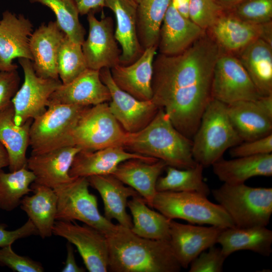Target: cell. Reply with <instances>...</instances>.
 Instances as JSON below:
<instances>
[{
	"mask_svg": "<svg viewBox=\"0 0 272 272\" xmlns=\"http://www.w3.org/2000/svg\"><path fill=\"white\" fill-rule=\"evenodd\" d=\"M85 269L78 266L74 255V248L72 244L67 242L66 244V257L64 265L62 269V272H84Z\"/></svg>",
	"mask_w": 272,
	"mask_h": 272,
	"instance_id": "47",
	"label": "cell"
},
{
	"mask_svg": "<svg viewBox=\"0 0 272 272\" xmlns=\"http://www.w3.org/2000/svg\"><path fill=\"white\" fill-rule=\"evenodd\" d=\"M224 12L216 0H189V19L204 30L211 28Z\"/></svg>",
	"mask_w": 272,
	"mask_h": 272,
	"instance_id": "40",
	"label": "cell"
},
{
	"mask_svg": "<svg viewBox=\"0 0 272 272\" xmlns=\"http://www.w3.org/2000/svg\"><path fill=\"white\" fill-rule=\"evenodd\" d=\"M211 193L225 210L235 227H266L272 214V188L254 187L245 183H224Z\"/></svg>",
	"mask_w": 272,
	"mask_h": 272,
	"instance_id": "5",
	"label": "cell"
},
{
	"mask_svg": "<svg viewBox=\"0 0 272 272\" xmlns=\"http://www.w3.org/2000/svg\"><path fill=\"white\" fill-rule=\"evenodd\" d=\"M261 96L272 95V45L258 39L235 55Z\"/></svg>",
	"mask_w": 272,
	"mask_h": 272,
	"instance_id": "28",
	"label": "cell"
},
{
	"mask_svg": "<svg viewBox=\"0 0 272 272\" xmlns=\"http://www.w3.org/2000/svg\"><path fill=\"white\" fill-rule=\"evenodd\" d=\"M132 159L153 163L158 160L128 151L123 146L108 147L96 151L81 150L74 158L69 174L72 177L112 174L122 162Z\"/></svg>",
	"mask_w": 272,
	"mask_h": 272,
	"instance_id": "20",
	"label": "cell"
},
{
	"mask_svg": "<svg viewBox=\"0 0 272 272\" xmlns=\"http://www.w3.org/2000/svg\"><path fill=\"white\" fill-rule=\"evenodd\" d=\"M127 207L132 217V232L147 239L169 240L171 220L151 209L141 195L128 200Z\"/></svg>",
	"mask_w": 272,
	"mask_h": 272,
	"instance_id": "33",
	"label": "cell"
},
{
	"mask_svg": "<svg viewBox=\"0 0 272 272\" xmlns=\"http://www.w3.org/2000/svg\"><path fill=\"white\" fill-rule=\"evenodd\" d=\"M222 51L206 30L189 47L175 55L155 57L152 101L174 127L192 139L212 99L215 63Z\"/></svg>",
	"mask_w": 272,
	"mask_h": 272,
	"instance_id": "1",
	"label": "cell"
},
{
	"mask_svg": "<svg viewBox=\"0 0 272 272\" xmlns=\"http://www.w3.org/2000/svg\"><path fill=\"white\" fill-rule=\"evenodd\" d=\"M7 227L5 224H0V248L12 245L18 239L38 235L36 227L29 219L24 225L16 230L9 231L6 229Z\"/></svg>",
	"mask_w": 272,
	"mask_h": 272,
	"instance_id": "45",
	"label": "cell"
},
{
	"mask_svg": "<svg viewBox=\"0 0 272 272\" xmlns=\"http://www.w3.org/2000/svg\"><path fill=\"white\" fill-rule=\"evenodd\" d=\"M12 102L0 111V142L6 149L10 159V171L27 168V150L29 146V130L33 119L22 125L14 121Z\"/></svg>",
	"mask_w": 272,
	"mask_h": 272,
	"instance_id": "27",
	"label": "cell"
},
{
	"mask_svg": "<svg viewBox=\"0 0 272 272\" xmlns=\"http://www.w3.org/2000/svg\"><path fill=\"white\" fill-rule=\"evenodd\" d=\"M35 177L27 168L5 172L0 170V209L10 212L21 204V200L32 192Z\"/></svg>",
	"mask_w": 272,
	"mask_h": 272,
	"instance_id": "36",
	"label": "cell"
},
{
	"mask_svg": "<svg viewBox=\"0 0 272 272\" xmlns=\"http://www.w3.org/2000/svg\"><path fill=\"white\" fill-rule=\"evenodd\" d=\"M217 243L227 257L239 250L252 251L269 256L272 252V231L265 226L225 228L220 234Z\"/></svg>",
	"mask_w": 272,
	"mask_h": 272,
	"instance_id": "32",
	"label": "cell"
},
{
	"mask_svg": "<svg viewBox=\"0 0 272 272\" xmlns=\"http://www.w3.org/2000/svg\"><path fill=\"white\" fill-rule=\"evenodd\" d=\"M182 16L171 3L162 22L157 48L166 55L180 54L189 47L206 31Z\"/></svg>",
	"mask_w": 272,
	"mask_h": 272,
	"instance_id": "23",
	"label": "cell"
},
{
	"mask_svg": "<svg viewBox=\"0 0 272 272\" xmlns=\"http://www.w3.org/2000/svg\"><path fill=\"white\" fill-rule=\"evenodd\" d=\"M75 3L80 15H87L105 7L106 0H73Z\"/></svg>",
	"mask_w": 272,
	"mask_h": 272,
	"instance_id": "46",
	"label": "cell"
},
{
	"mask_svg": "<svg viewBox=\"0 0 272 272\" xmlns=\"http://www.w3.org/2000/svg\"><path fill=\"white\" fill-rule=\"evenodd\" d=\"M126 135L105 102L84 110L72 130L71 140L72 146L93 151L111 146L123 147Z\"/></svg>",
	"mask_w": 272,
	"mask_h": 272,
	"instance_id": "8",
	"label": "cell"
},
{
	"mask_svg": "<svg viewBox=\"0 0 272 272\" xmlns=\"http://www.w3.org/2000/svg\"><path fill=\"white\" fill-rule=\"evenodd\" d=\"M152 208L170 220L179 219L192 224L224 228L235 227L221 206L195 192H157Z\"/></svg>",
	"mask_w": 272,
	"mask_h": 272,
	"instance_id": "6",
	"label": "cell"
},
{
	"mask_svg": "<svg viewBox=\"0 0 272 272\" xmlns=\"http://www.w3.org/2000/svg\"><path fill=\"white\" fill-rule=\"evenodd\" d=\"M255 102L265 114L272 118V95L261 96L256 100Z\"/></svg>",
	"mask_w": 272,
	"mask_h": 272,
	"instance_id": "48",
	"label": "cell"
},
{
	"mask_svg": "<svg viewBox=\"0 0 272 272\" xmlns=\"http://www.w3.org/2000/svg\"><path fill=\"white\" fill-rule=\"evenodd\" d=\"M139 42L144 50L158 45L161 26L171 0H133Z\"/></svg>",
	"mask_w": 272,
	"mask_h": 272,
	"instance_id": "34",
	"label": "cell"
},
{
	"mask_svg": "<svg viewBox=\"0 0 272 272\" xmlns=\"http://www.w3.org/2000/svg\"><path fill=\"white\" fill-rule=\"evenodd\" d=\"M18 61L24 72V80L12 102L15 123L20 126L46 110L50 96L62 83L59 79L38 77L33 69L32 61L29 59L20 58Z\"/></svg>",
	"mask_w": 272,
	"mask_h": 272,
	"instance_id": "11",
	"label": "cell"
},
{
	"mask_svg": "<svg viewBox=\"0 0 272 272\" xmlns=\"http://www.w3.org/2000/svg\"><path fill=\"white\" fill-rule=\"evenodd\" d=\"M34 194L25 195L21 200V209L27 215L43 239L52 235L57 212V198L52 188L33 182Z\"/></svg>",
	"mask_w": 272,
	"mask_h": 272,
	"instance_id": "29",
	"label": "cell"
},
{
	"mask_svg": "<svg viewBox=\"0 0 272 272\" xmlns=\"http://www.w3.org/2000/svg\"><path fill=\"white\" fill-rule=\"evenodd\" d=\"M203 168L199 163L188 169L167 166L166 175L157 180V192H195L208 196L211 192L203 180Z\"/></svg>",
	"mask_w": 272,
	"mask_h": 272,
	"instance_id": "35",
	"label": "cell"
},
{
	"mask_svg": "<svg viewBox=\"0 0 272 272\" xmlns=\"http://www.w3.org/2000/svg\"><path fill=\"white\" fill-rule=\"evenodd\" d=\"M30 20L23 14L6 10L0 21V71L17 70L13 63L15 58H25L31 61L29 48L30 37L33 32Z\"/></svg>",
	"mask_w": 272,
	"mask_h": 272,
	"instance_id": "17",
	"label": "cell"
},
{
	"mask_svg": "<svg viewBox=\"0 0 272 272\" xmlns=\"http://www.w3.org/2000/svg\"><path fill=\"white\" fill-rule=\"evenodd\" d=\"M105 7L114 13L116 19L114 36L121 47L120 64L134 62L144 51L138 39L137 14L133 0H106Z\"/></svg>",
	"mask_w": 272,
	"mask_h": 272,
	"instance_id": "24",
	"label": "cell"
},
{
	"mask_svg": "<svg viewBox=\"0 0 272 272\" xmlns=\"http://www.w3.org/2000/svg\"><path fill=\"white\" fill-rule=\"evenodd\" d=\"M52 234L62 237L77 248L90 272L108 271V249L105 235L86 224L55 221Z\"/></svg>",
	"mask_w": 272,
	"mask_h": 272,
	"instance_id": "12",
	"label": "cell"
},
{
	"mask_svg": "<svg viewBox=\"0 0 272 272\" xmlns=\"http://www.w3.org/2000/svg\"><path fill=\"white\" fill-rule=\"evenodd\" d=\"M87 21L89 34L82 48L88 68L99 71L120 64L121 50L114 36L112 19L103 16L99 20L91 12L87 14Z\"/></svg>",
	"mask_w": 272,
	"mask_h": 272,
	"instance_id": "15",
	"label": "cell"
},
{
	"mask_svg": "<svg viewBox=\"0 0 272 272\" xmlns=\"http://www.w3.org/2000/svg\"><path fill=\"white\" fill-rule=\"evenodd\" d=\"M203 251L190 263L189 272H222L227 256L215 245Z\"/></svg>",
	"mask_w": 272,
	"mask_h": 272,
	"instance_id": "41",
	"label": "cell"
},
{
	"mask_svg": "<svg viewBox=\"0 0 272 272\" xmlns=\"http://www.w3.org/2000/svg\"><path fill=\"white\" fill-rule=\"evenodd\" d=\"M10 164V159L8 153L4 146L0 142V170L2 168L9 166Z\"/></svg>",
	"mask_w": 272,
	"mask_h": 272,
	"instance_id": "50",
	"label": "cell"
},
{
	"mask_svg": "<svg viewBox=\"0 0 272 272\" xmlns=\"http://www.w3.org/2000/svg\"><path fill=\"white\" fill-rule=\"evenodd\" d=\"M192 140L173 125L162 108L144 128L127 132L123 147L128 151L164 161L179 169L194 167L197 163L192 154Z\"/></svg>",
	"mask_w": 272,
	"mask_h": 272,
	"instance_id": "3",
	"label": "cell"
},
{
	"mask_svg": "<svg viewBox=\"0 0 272 272\" xmlns=\"http://www.w3.org/2000/svg\"><path fill=\"white\" fill-rule=\"evenodd\" d=\"M0 265L17 272H42L44 270L38 261L15 252L11 245L0 248Z\"/></svg>",
	"mask_w": 272,
	"mask_h": 272,
	"instance_id": "42",
	"label": "cell"
},
{
	"mask_svg": "<svg viewBox=\"0 0 272 272\" xmlns=\"http://www.w3.org/2000/svg\"><path fill=\"white\" fill-rule=\"evenodd\" d=\"M157 49V46L147 48L134 62L126 65L119 64L110 69L116 85L139 100H152L153 61Z\"/></svg>",
	"mask_w": 272,
	"mask_h": 272,
	"instance_id": "22",
	"label": "cell"
},
{
	"mask_svg": "<svg viewBox=\"0 0 272 272\" xmlns=\"http://www.w3.org/2000/svg\"><path fill=\"white\" fill-rule=\"evenodd\" d=\"M87 179L90 186L97 190L101 195L104 204V217L110 221L115 219L119 225L131 229L132 218L126 212L127 199L140 194L112 174L93 175Z\"/></svg>",
	"mask_w": 272,
	"mask_h": 272,
	"instance_id": "25",
	"label": "cell"
},
{
	"mask_svg": "<svg viewBox=\"0 0 272 272\" xmlns=\"http://www.w3.org/2000/svg\"><path fill=\"white\" fill-rule=\"evenodd\" d=\"M207 31L222 52L234 55L259 38L272 45V21L261 24H252L225 10Z\"/></svg>",
	"mask_w": 272,
	"mask_h": 272,
	"instance_id": "14",
	"label": "cell"
},
{
	"mask_svg": "<svg viewBox=\"0 0 272 272\" xmlns=\"http://www.w3.org/2000/svg\"><path fill=\"white\" fill-rule=\"evenodd\" d=\"M99 74L110 94L109 110L123 129L133 133L148 125L159 109L152 100H140L122 90L113 81L108 68L101 69Z\"/></svg>",
	"mask_w": 272,
	"mask_h": 272,
	"instance_id": "13",
	"label": "cell"
},
{
	"mask_svg": "<svg viewBox=\"0 0 272 272\" xmlns=\"http://www.w3.org/2000/svg\"><path fill=\"white\" fill-rule=\"evenodd\" d=\"M171 3L182 16L189 19V0H171Z\"/></svg>",
	"mask_w": 272,
	"mask_h": 272,
	"instance_id": "49",
	"label": "cell"
},
{
	"mask_svg": "<svg viewBox=\"0 0 272 272\" xmlns=\"http://www.w3.org/2000/svg\"><path fill=\"white\" fill-rule=\"evenodd\" d=\"M191 140L193 158L203 167L212 166L227 150L243 142L229 117L227 104L213 98Z\"/></svg>",
	"mask_w": 272,
	"mask_h": 272,
	"instance_id": "4",
	"label": "cell"
},
{
	"mask_svg": "<svg viewBox=\"0 0 272 272\" xmlns=\"http://www.w3.org/2000/svg\"><path fill=\"white\" fill-rule=\"evenodd\" d=\"M87 107L70 104L49 105L43 113L33 120L30 125L31 154L72 146L71 133Z\"/></svg>",
	"mask_w": 272,
	"mask_h": 272,
	"instance_id": "7",
	"label": "cell"
},
{
	"mask_svg": "<svg viewBox=\"0 0 272 272\" xmlns=\"http://www.w3.org/2000/svg\"><path fill=\"white\" fill-rule=\"evenodd\" d=\"M211 96L227 105L261 97L237 57L222 51L215 65Z\"/></svg>",
	"mask_w": 272,
	"mask_h": 272,
	"instance_id": "10",
	"label": "cell"
},
{
	"mask_svg": "<svg viewBox=\"0 0 272 272\" xmlns=\"http://www.w3.org/2000/svg\"><path fill=\"white\" fill-rule=\"evenodd\" d=\"M226 11L243 21L264 24L272 21V0H245Z\"/></svg>",
	"mask_w": 272,
	"mask_h": 272,
	"instance_id": "39",
	"label": "cell"
},
{
	"mask_svg": "<svg viewBox=\"0 0 272 272\" xmlns=\"http://www.w3.org/2000/svg\"><path fill=\"white\" fill-rule=\"evenodd\" d=\"M20 78L17 70L0 71V111L11 102L19 89Z\"/></svg>",
	"mask_w": 272,
	"mask_h": 272,
	"instance_id": "44",
	"label": "cell"
},
{
	"mask_svg": "<svg viewBox=\"0 0 272 272\" xmlns=\"http://www.w3.org/2000/svg\"><path fill=\"white\" fill-rule=\"evenodd\" d=\"M81 149L74 146L58 148L47 152L31 154L27 168L34 174V183L55 190L74 180L69 171L77 154Z\"/></svg>",
	"mask_w": 272,
	"mask_h": 272,
	"instance_id": "18",
	"label": "cell"
},
{
	"mask_svg": "<svg viewBox=\"0 0 272 272\" xmlns=\"http://www.w3.org/2000/svg\"><path fill=\"white\" fill-rule=\"evenodd\" d=\"M65 33L56 21L42 24L33 31L29 40L35 74L43 78L59 79L57 70L58 49Z\"/></svg>",
	"mask_w": 272,
	"mask_h": 272,
	"instance_id": "21",
	"label": "cell"
},
{
	"mask_svg": "<svg viewBox=\"0 0 272 272\" xmlns=\"http://www.w3.org/2000/svg\"><path fill=\"white\" fill-rule=\"evenodd\" d=\"M166 166V164L160 160L150 163L132 159L121 163L112 175L135 189L148 206L153 208V201L157 193L156 183Z\"/></svg>",
	"mask_w": 272,
	"mask_h": 272,
	"instance_id": "26",
	"label": "cell"
},
{
	"mask_svg": "<svg viewBox=\"0 0 272 272\" xmlns=\"http://www.w3.org/2000/svg\"><path fill=\"white\" fill-rule=\"evenodd\" d=\"M227 113L243 141L258 139L272 133V118L254 101H240L227 105Z\"/></svg>",
	"mask_w": 272,
	"mask_h": 272,
	"instance_id": "31",
	"label": "cell"
},
{
	"mask_svg": "<svg viewBox=\"0 0 272 272\" xmlns=\"http://www.w3.org/2000/svg\"><path fill=\"white\" fill-rule=\"evenodd\" d=\"M88 68L82 45L64 37L57 56V70L62 84L70 83Z\"/></svg>",
	"mask_w": 272,
	"mask_h": 272,
	"instance_id": "38",
	"label": "cell"
},
{
	"mask_svg": "<svg viewBox=\"0 0 272 272\" xmlns=\"http://www.w3.org/2000/svg\"><path fill=\"white\" fill-rule=\"evenodd\" d=\"M225 11L229 10L245 0H216Z\"/></svg>",
	"mask_w": 272,
	"mask_h": 272,
	"instance_id": "51",
	"label": "cell"
},
{
	"mask_svg": "<svg viewBox=\"0 0 272 272\" xmlns=\"http://www.w3.org/2000/svg\"><path fill=\"white\" fill-rule=\"evenodd\" d=\"M108 88L99 71L87 69L69 83L61 84L51 94L47 107L53 104L94 106L110 101Z\"/></svg>",
	"mask_w": 272,
	"mask_h": 272,
	"instance_id": "19",
	"label": "cell"
},
{
	"mask_svg": "<svg viewBox=\"0 0 272 272\" xmlns=\"http://www.w3.org/2000/svg\"><path fill=\"white\" fill-rule=\"evenodd\" d=\"M272 152V133L250 141H243L231 148L232 157L252 156L271 154Z\"/></svg>",
	"mask_w": 272,
	"mask_h": 272,
	"instance_id": "43",
	"label": "cell"
},
{
	"mask_svg": "<svg viewBox=\"0 0 272 272\" xmlns=\"http://www.w3.org/2000/svg\"><path fill=\"white\" fill-rule=\"evenodd\" d=\"M49 8L55 14L61 30L74 42L81 44L86 30L79 20V12L73 0H28Z\"/></svg>",
	"mask_w": 272,
	"mask_h": 272,
	"instance_id": "37",
	"label": "cell"
},
{
	"mask_svg": "<svg viewBox=\"0 0 272 272\" xmlns=\"http://www.w3.org/2000/svg\"><path fill=\"white\" fill-rule=\"evenodd\" d=\"M87 177H75L67 184L55 189L57 206L56 220H78L105 235L115 226L102 216L98 208L97 197L90 193Z\"/></svg>",
	"mask_w": 272,
	"mask_h": 272,
	"instance_id": "9",
	"label": "cell"
},
{
	"mask_svg": "<svg viewBox=\"0 0 272 272\" xmlns=\"http://www.w3.org/2000/svg\"><path fill=\"white\" fill-rule=\"evenodd\" d=\"M214 173L220 180L228 184L244 183L258 176H272V154L234 158H221L212 165Z\"/></svg>",
	"mask_w": 272,
	"mask_h": 272,
	"instance_id": "30",
	"label": "cell"
},
{
	"mask_svg": "<svg viewBox=\"0 0 272 272\" xmlns=\"http://www.w3.org/2000/svg\"><path fill=\"white\" fill-rule=\"evenodd\" d=\"M225 228L184 224L171 220L169 242L181 267L187 268L201 252L217 243Z\"/></svg>",
	"mask_w": 272,
	"mask_h": 272,
	"instance_id": "16",
	"label": "cell"
},
{
	"mask_svg": "<svg viewBox=\"0 0 272 272\" xmlns=\"http://www.w3.org/2000/svg\"><path fill=\"white\" fill-rule=\"evenodd\" d=\"M105 236L108 271L178 272L181 269L169 240L145 238L119 224Z\"/></svg>",
	"mask_w": 272,
	"mask_h": 272,
	"instance_id": "2",
	"label": "cell"
}]
</instances>
